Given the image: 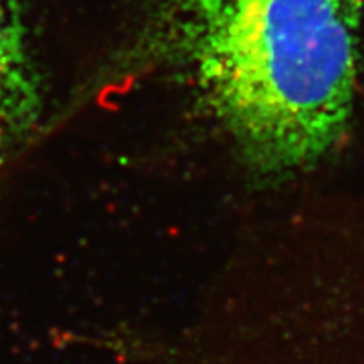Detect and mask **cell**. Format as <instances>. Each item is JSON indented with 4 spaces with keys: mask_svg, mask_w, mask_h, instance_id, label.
I'll return each instance as SVG.
<instances>
[{
    "mask_svg": "<svg viewBox=\"0 0 364 364\" xmlns=\"http://www.w3.org/2000/svg\"><path fill=\"white\" fill-rule=\"evenodd\" d=\"M364 0H157L134 56L174 78L253 171L312 166L356 105Z\"/></svg>",
    "mask_w": 364,
    "mask_h": 364,
    "instance_id": "6da1fadb",
    "label": "cell"
},
{
    "mask_svg": "<svg viewBox=\"0 0 364 364\" xmlns=\"http://www.w3.org/2000/svg\"><path fill=\"white\" fill-rule=\"evenodd\" d=\"M33 98L21 4L0 0V149L24 130Z\"/></svg>",
    "mask_w": 364,
    "mask_h": 364,
    "instance_id": "7a4b0ae2",
    "label": "cell"
}]
</instances>
